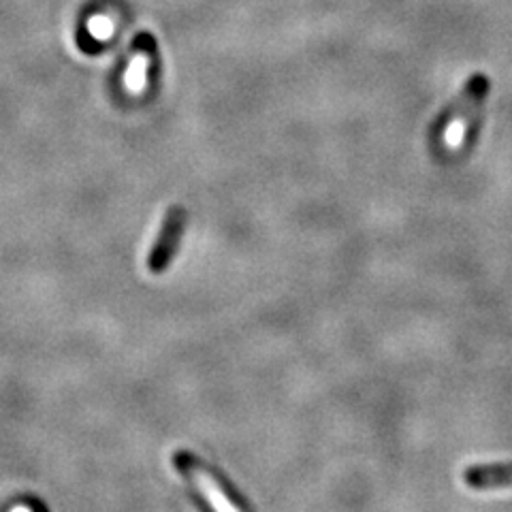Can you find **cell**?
<instances>
[{"instance_id": "obj_6", "label": "cell", "mask_w": 512, "mask_h": 512, "mask_svg": "<svg viewBox=\"0 0 512 512\" xmlns=\"http://www.w3.org/2000/svg\"><path fill=\"white\" fill-rule=\"evenodd\" d=\"M88 30L94 39H109L111 32H114V22L105 18V15H94L88 22Z\"/></svg>"}, {"instance_id": "obj_3", "label": "cell", "mask_w": 512, "mask_h": 512, "mask_svg": "<svg viewBox=\"0 0 512 512\" xmlns=\"http://www.w3.org/2000/svg\"><path fill=\"white\" fill-rule=\"evenodd\" d=\"M184 227H186V212L182 210V207H173V210H169V214L163 222V229H160L156 244L148 256V267L152 274H163V271L167 269L175 250H178V246H180V237L184 233Z\"/></svg>"}, {"instance_id": "obj_1", "label": "cell", "mask_w": 512, "mask_h": 512, "mask_svg": "<svg viewBox=\"0 0 512 512\" xmlns=\"http://www.w3.org/2000/svg\"><path fill=\"white\" fill-rule=\"evenodd\" d=\"M175 468L197 487V491L216 512H248L246 502L224 483L220 474L201 463L195 455L178 453L175 455Z\"/></svg>"}, {"instance_id": "obj_5", "label": "cell", "mask_w": 512, "mask_h": 512, "mask_svg": "<svg viewBox=\"0 0 512 512\" xmlns=\"http://www.w3.org/2000/svg\"><path fill=\"white\" fill-rule=\"evenodd\" d=\"M466 485L476 491L512 487V463L506 466H474L463 474Z\"/></svg>"}, {"instance_id": "obj_2", "label": "cell", "mask_w": 512, "mask_h": 512, "mask_svg": "<svg viewBox=\"0 0 512 512\" xmlns=\"http://www.w3.org/2000/svg\"><path fill=\"white\" fill-rule=\"evenodd\" d=\"M489 77L483 73H476L468 79L466 88L459 94L457 105L448 109V114L442 118L446 120V139L451 146L463 141V135L470 128L474 116L478 114V107L483 105L489 94Z\"/></svg>"}, {"instance_id": "obj_4", "label": "cell", "mask_w": 512, "mask_h": 512, "mask_svg": "<svg viewBox=\"0 0 512 512\" xmlns=\"http://www.w3.org/2000/svg\"><path fill=\"white\" fill-rule=\"evenodd\" d=\"M156 52V43L154 39L148 35V32H141V35L135 39V56L131 67L126 71V88L131 92H139L143 90V84H146V73H148V60L154 56Z\"/></svg>"}]
</instances>
